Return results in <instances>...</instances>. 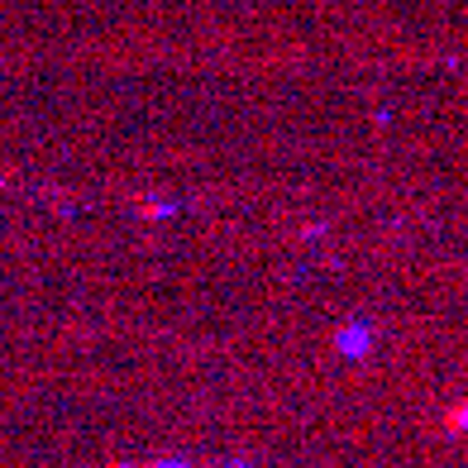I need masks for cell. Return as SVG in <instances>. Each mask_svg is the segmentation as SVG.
Returning a JSON list of instances; mask_svg holds the SVG:
<instances>
[{
  "mask_svg": "<svg viewBox=\"0 0 468 468\" xmlns=\"http://www.w3.org/2000/svg\"><path fill=\"white\" fill-rule=\"evenodd\" d=\"M154 468H186V463H177V459H163V463H154Z\"/></svg>",
  "mask_w": 468,
  "mask_h": 468,
  "instance_id": "1",
  "label": "cell"
}]
</instances>
